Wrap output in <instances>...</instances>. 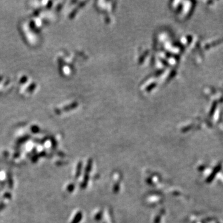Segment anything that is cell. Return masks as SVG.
I'll use <instances>...</instances> for the list:
<instances>
[{"instance_id":"cell-1","label":"cell","mask_w":223,"mask_h":223,"mask_svg":"<svg viewBox=\"0 0 223 223\" xmlns=\"http://www.w3.org/2000/svg\"><path fill=\"white\" fill-rule=\"evenodd\" d=\"M220 169H221V165H218V166L214 169V171L212 172L211 174L210 175V177L208 178L207 182H210L213 181V179L215 177V175H216V174L217 172L220 170Z\"/></svg>"}]
</instances>
